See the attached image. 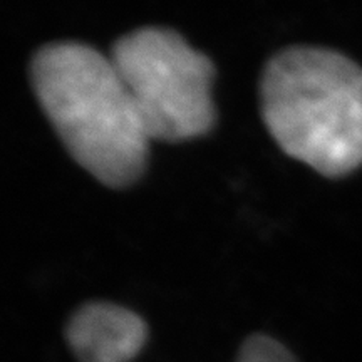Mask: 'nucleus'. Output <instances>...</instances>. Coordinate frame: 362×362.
<instances>
[{
    "instance_id": "nucleus-1",
    "label": "nucleus",
    "mask_w": 362,
    "mask_h": 362,
    "mask_svg": "<svg viewBox=\"0 0 362 362\" xmlns=\"http://www.w3.org/2000/svg\"><path fill=\"white\" fill-rule=\"evenodd\" d=\"M30 78L79 166L111 188L143 175L151 139L111 56L79 42L49 44L34 56Z\"/></svg>"
},
{
    "instance_id": "nucleus-2",
    "label": "nucleus",
    "mask_w": 362,
    "mask_h": 362,
    "mask_svg": "<svg viewBox=\"0 0 362 362\" xmlns=\"http://www.w3.org/2000/svg\"><path fill=\"white\" fill-rule=\"evenodd\" d=\"M262 116L284 153L337 178L362 165V69L329 49L274 56L260 84Z\"/></svg>"
},
{
    "instance_id": "nucleus-3",
    "label": "nucleus",
    "mask_w": 362,
    "mask_h": 362,
    "mask_svg": "<svg viewBox=\"0 0 362 362\" xmlns=\"http://www.w3.org/2000/svg\"><path fill=\"white\" fill-rule=\"evenodd\" d=\"M151 141L183 143L215 123L214 64L175 30L144 27L111 54Z\"/></svg>"
},
{
    "instance_id": "nucleus-4",
    "label": "nucleus",
    "mask_w": 362,
    "mask_h": 362,
    "mask_svg": "<svg viewBox=\"0 0 362 362\" xmlns=\"http://www.w3.org/2000/svg\"><path fill=\"white\" fill-rule=\"evenodd\" d=\"M66 341L79 362H133L148 341V327L126 307L89 302L71 315Z\"/></svg>"
},
{
    "instance_id": "nucleus-5",
    "label": "nucleus",
    "mask_w": 362,
    "mask_h": 362,
    "mask_svg": "<svg viewBox=\"0 0 362 362\" xmlns=\"http://www.w3.org/2000/svg\"><path fill=\"white\" fill-rule=\"evenodd\" d=\"M235 362H297V359L279 341L255 334L242 344Z\"/></svg>"
}]
</instances>
